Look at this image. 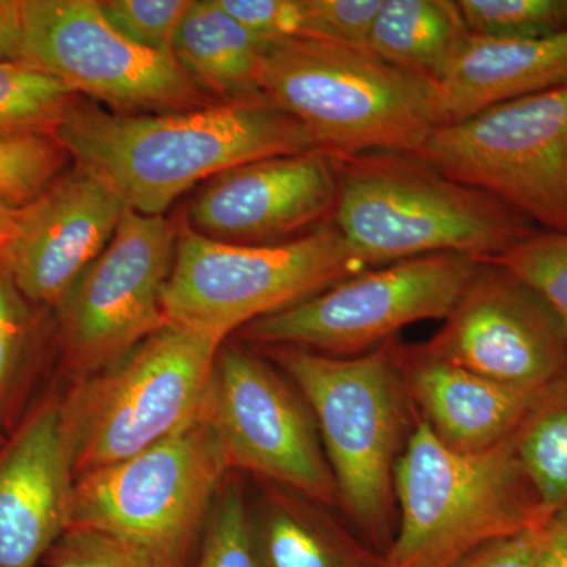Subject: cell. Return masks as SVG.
<instances>
[{"label": "cell", "mask_w": 567, "mask_h": 567, "mask_svg": "<svg viewBox=\"0 0 567 567\" xmlns=\"http://www.w3.org/2000/svg\"><path fill=\"white\" fill-rule=\"evenodd\" d=\"M22 61V0H0V62Z\"/></svg>", "instance_id": "e575fe53"}, {"label": "cell", "mask_w": 567, "mask_h": 567, "mask_svg": "<svg viewBox=\"0 0 567 567\" xmlns=\"http://www.w3.org/2000/svg\"><path fill=\"white\" fill-rule=\"evenodd\" d=\"M260 93L334 158L417 153L447 123L439 82L368 47L311 37L265 44Z\"/></svg>", "instance_id": "3957f363"}, {"label": "cell", "mask_w": 567, "mask_h": 567, "mask_svg": "<svg viewBox=\"0 0 567 567\" xmlns=\"http://www.w3.org/2000/svg\"><path fill=\"white\" fill-rule=\"evenodd\" d=\"M233 20L264 44L300 33L303 0H216Z\"/></svg>", "instance_id": "d6a6232c"}, {"label": "cell", "mask_w": 567, "mask_h": 567, "mask_svg": "<svg viewBox=\"0 0 567 567\" xmlns=\"http://www.w3.org/2000/svg\"><path fill=\"white\" fill-rule=\"evenodd\" d=\"M31 328L24 298L0 268V434L6 436L28 388Z\"/></svg>", "instance_id": "d4e9b609"}, {"label": "cell", "mask_w": 567, "mask_h": 567, "mask_svg": "<svg viewBox=\"0 0 567 567\" xmlns=\"http://www.w3.org/2000/svg\"><path fill=\"white\" fill-rule=\"evenodd\" d=\"M126 210L106 183L76 166L24 205L0 268L25 301L58 308L110 245Z\"/></svg>", "instance_id": "9a60e30c"}, {"label": "cell", "mask_w": 567, "mask_h": 567, "mask_svg": "<svg viewBox=\"0 0 567 567\" xmlns=\"http://www.w3.org/2000/svg\"><path fill=\"white\" fill-rule=\"evenodd\" d=\"M196 567H257L249 529L248 492L238 477L224 480L203 533Z\"/></svg>", "instance_id": "4316f807"}, {"label": "cell", "mask_w": 567, "mask_h": 567, "mask_svg": "<svg viewBox=\"0 0 567 567\" xmlns=\"http://www.w3.org/2000/svg\"><path fill=\"white\" fill-rule=\"evenodd\" d=\"M415 155L567 234V82L440 126Z\"/></svg>", "instance_id": "9c48e42d"}, {"label": "cell", "mask_w": 567, "mask_h": 567, "mask_svg": "<svg viewBox=\"0 0 567 567\" xmlns=\"http://www.w3.org/2000/svg\"><path fill=\"white\" fill-rule=\"evenodd\" d=\"M383 0H303L297 37L365 47Z\"/></svg>", "instance_id": "4dcf8cb0"}, {"label": "cell", "mask_w": 567, "mask_h": 567, "mask_svg": "<svg viewBox=\"0 0 567 567\" xmlns=\"http://www.w3.org/2000/svg\"><path fill=\"white\" fill-rule=\"evenodd\" d=\"M404 374L417 416L439 442L462 454L484 453L516 434L544 388L505 385L420 347H404Z\"/></svg>", "instance_id": "ac0fdd59"}, {"label": "cell", "mask_w": 567, "mask_h": 567, "mask_svg": "<svg viewBox=\"0 0 567 567\" xmlns=\"http://www.w3.org/2000/svg\"><path fill=\"white\" fill-rule=\"evenodd\" d=\"M565 21H566V28H567V0H565Z\"/></svg>", "instance_id": "f35d334b"}, {"label": "cell", "mask_w": 567, "mask_h": 567, "mask_svg": "<svg viewBox=\"0 0 567 567\" xmlns=\"http://www.w3.org/2000/svg\"><path fill=\"white\" fill-rule=\"evenodd\" d=\"M514 443L548 522L567 507V368L540 390Z\"/></svg>", "instance_id": "603a6c76"}, {"label": "cell", "mask_w": 567, "mask_h": 567, "mask_svg": "<svg viewBox=\"0 0 567 567\" xmlns=\"http://www.w3.org/2000/svg\"><path fill=\"white\" fill-rule=\"evenodd\" d=\"M315 413L339 507L386 554L394 537L395 462L416 424L404 374V346L393 339L354 357L262 347Z\"/></svg>", "instance_id": "7a4b0ae2"}, {"label": "cell", "mask_w": 567, "mask_h": 567, "mask_svg": "<svg viewBox=\"0 0 567 567\" xmlns=\"http://www.w3.org/2000/svg\"><path fill=\"white\" fill-rule=\"evenodd\" d=\"M546 525L488 544L457 567H535L546 539Z\"/></svg>", "instance_id": "836d02e7"}, {"label": "cell", "mask_w": 567, "mask_h": 567, "mask_svg": "<svg viewBox=\"0 0 567 567\" xmlns=\"http://www.w3.org/2000/svg\"><path fill=\"white\" fill-rule=\"evenodd\" d=\"M394 496L399 522L382 567H457L488 544L547 524L514 435L462 454L420 416L395 462Z\"/></svg>", "instance_id": "5b68a950"}, {"label": "cell", "mask_w": 567, "mask_h": 567, "mask_svg": "<svg viewBox=\"0 0 567 567\" xmlns=\"http://www.w3.org/2000/svg\"><path fill=\"white\" fill-rule=\"evenodd\" d=\"M63 152L43 134L0 141V199L20 207L37 199L61 169Z\"/></svg>", "instance_id": "f1b7e54d"}, {"label": "cell", "mask_w": 567, "mask_h": 567, "mask_svg": "<svg viewBox=\"0 0 567 567\" xmlns=\"http://www.w3.org/2000/svg\"><path fill=\"white\" fill-rule=\"evenodd\" d=\"M44 567H155L121 540L95 529L70 527L51 548Z\"/></svg>", "instance_id": "1f68e13d"}, {"label": "cell", "mask_w": 567, "mask_h": 567, "mask_svg": "<svg viewBox=\"0 0 567 567\" xmlns=\"http://www.w3.org/2000/svg\"><path fill=\"white\" fill-rule=\"evenodd\" d=\"M117 114H173L221 103L181 63L122 35L99 0H22V61Z\"/></svg>", "instance_id": "8fae6325"}, {"label": "cell", "mask_w": 567, "mask_h": 567, "mask_svg": "<svg viewBox=\"0 0 567 567\" xmlns=\"http://www.w3.org/2000/svg\"><path fill=\"white\" fill-rule=\"evenodd\" d=\"M336 167L334 226L368 267L442 252L486 262L540 230L415 153L344 156Z\"/></svg>", "instance_id": "277c9868"}, {"label": "cell", "mask_w": 567, "mask_h": 567, "mask_svg": "<svg viewBox=\"0 0 567 567\" xmlns=\"http://www.w3.org/2000/svg\"><path fill=\"white\" fill-rule=\"evenodd\" d=\"M221 342L167 323L62 399L74 475L125 461L203 416Z\"/></svg>", "instance_id": "8992f818"}, {"label": "cell", "mask_w": 567, "mask_h": 567, "mask_svg": "<svg viewBox=\"0 0 567 567\" xmlns=\"http://www.w3.org/2000/svg\"><path fill=\"white\" fill-rule=\"evenodd\" d=\"M480 260L442 252L386 264L333 284L322 292L238 331L246 344L295 347L354 357L421 320H445L476 274Z\"/></svg>", "instance_id": "30bf717a"}, {"label": "cell", "mask_w": 567, "mask_h": 567, "mask_svg": "<svg viewBox=\"0 0 567 567\" xmlns=\"http://www.w3.org/2000/svg\"><path fill=\"white\" fill-rule=\"evenodd\" d=\"M24 207L0 199V252L17 237Z\"/></svg>", "instance_id": "8d00e7d4"}, {"label": "cell", "mask_w": 567, "mask_h": 567, "mask_svg": "<svg viewBox=\"0 0 567 567\" xmlns=\"http://www.w3.org/2000/svg\"><path fill=\"white\" fill-rule=\"evenodd\" d=\"M565 82L567 29L533 40H492L466 33L439 85L447 123H456Z\"/></svg>", "instance_id": "d6986e66"}, {"label": "cell", "mask_w": 567, "mask_h": 567, "mask_svg": "<svg viewBox=\"0 0 567 567\" xmlns=\"http://www.w3.org/2000/svg\"><path fill=\"white\" fill-rule=\"evenodd\" d=\"M248 507L257 567H382L327 506L292 488L257 477Z\"/></svg>", "instance_id": "ffe728a7"}, {"label": "cell", "mask_w": 567, "mask_h": 567, "mask_svg": "<svg viewBox=\"0 0 567 567\" xmlns=\"http://www.w3.org/2000/svg\"><path fill=\"white\" fill-rule=\"evenodd\" d=\"M264 52L262 41L233 20L216 0H193L175 32V61L221 103L264 99Z\"/></svg>", "instance_id": "44dd1931"}, {"label": "cell", "mask_w": 567, "mask_h": 567, "mask_svg": "<svg viewBox=\"0 0 567 567\" xmlns=\"http://www.w3.org/2000/svg\"><path fill=\"white\" fill-rule=\"evenodd\" d=\"M424 353L505 385L539 390L567 368V336L524 279L481 262Z\"/></svg>", "instance_id": "5bb4252c"}, {"label": "cell", "mask_w": 567, "mask_h": 567, "mask_svg": "<svg viewBox=\"0 0 567 567\" xmlns=\"http://www.w3.org/2000/svg\"><path fill=\"white\" fill-rule=\"evenodd\" d=\"M535 567H567V507L546 525V539Z\"/></svg>", "instance_id": "d590c367"}, {"label": "cell", "mask_w": 567, "mask_h": 567, "mask_svg": "<svg viewBox=\"0 0 567 567\" xmlns=\"http://www.w3.org/2000/svg\"><path fill=\"white\" fill-rule=\"evenodd\" d=\"M54 137L145 216H163L196 183L240 164L317 148L300 122L265 99L152 115L74 103Z\"/></svg>", "instance_id": "6da1fadb"}, {"label": "cell", "mask_w": 567, "mask_h": 567, "mask_svg": "<svg viewBox=\"0 0 567 567\" xmlns=\"http://www.w3.org/2000/svg\"><path fill=\"white\" fill-rule=\"evenodd\" d=\"M6 440H7V436H6V435L0 434V446H2V445H3V443H6Z\"/></svg>", "instance_id": "74e56055"}, {"label": "cell", "mask_w": 567, "mask_h": 567, "mask_svg": "<svg viewBox=\"0 0 567 567\" xmlns=\"http://www.w3.org/2000/svg\"><path fill=\"white\" fill-rule=\"evenodd\" d=\"M524 279L557 315L567 336V234L537 230L495 259Z\"/></svg>", "instance_id": "83f0119b"}, {"label": "cell", "mask_w": 567, "mask_h": 567, "mask_svg": "<svg viewBox=\"0 0 567 567\" xmlns=\"http://www.w3.org/2000/svg\"><path fill=\"white\" fill-rule=\"evenodd\" d=\"M338 167L330 153L271 156L213 177L194 199L192 229L213 240L267 241L298 233L334 210Z\"/></svg>", "instance_id": "e0dca14e"}, {"label": "cell", "mask_w": 567, "mask_h": 567, "mask_svg": "<svg viewBox=\"0 0 567 567\" xmlns=\"http://www.w3.org/2000/svg\"><path fill=\"white\" fill-rule=\"evenodd\" d=\"M336 226L278 245H234L185 227L163 292L167 322L226 342L246 324L368 270Z\"/></svg>", "instance_id": "52a82bcc"}, {"label": "cell", "mask_w": 567, "mask_h": 567, "mask_svg": "<svg viewBox=\"0 0 567 567\" xmlns=\"http://www.w3.org/2000/svg\"><path fill=\"white\" fill-rule=\"evenodd\" d=\"M466 33L456 2L383 0L365 47L395 66L439 82Z\"/></svg>", "instance_id": "7402d4cb"}, {"label": "cell", "mask_w": 567, "mask_h": 567, "mask_svg": "<svg viewBox=\"0 0 567 567\" xmlns=\"http://www.w3.org/2000/svg\"><path fill=\"white\" fill-rule=\"evenodd\" d=\"M466 31L492 40H533L566 31L565 0H458Z\"/></svg>", "instance_id": "484cf974"}, {"label": "cell", "mask_w": 567, "mask_h": 567, "mask_svg": "<svg viewBox=\"0 0 567 567\" xmlns=\"http://www.w3.org/2000/svg\"><path fill=\"white\" fill-rule=\"evenodd\" d=\"M203 417L229 472L249 473L339 507L311 406L260 354L235 342L219 347Z\"/></svg>", "instance_id": "7c38bea8"}, {"label": "cell", "mask_w": 567, "mask_h": 567, "mask_svg": "<svg viewBox=\"0 0 567 567\" xmlns=\"http://www.w3.org/2000/svg\"><path fill=\"white\" fill-rule=\"evenodd\" d=\"M74 484L62 399H43L0 446V567L43 566L70 528Z\"/></svg>", "instance_id": "2e32d148"}, {"label": "cell", "mask_w": 567, "mask_h": 567, "mask_svg": "<svg viewBox=\"0 0 567 567\" xmlns=\"http://www.w3.org/2000/svg\"><path fill=\"white\" fill-rule=\"evenodd\" d=\"M178 234L163 216L126 210L104 251L59 303L63 360L87 379L166 327L163 292Z\"/></svg>", "instance_id": "4fadbf2b"}, {"label": "cell", "mask_w": 567, "mask_h": 567, "mask_svg": "<svg viewBox=\"0 0 567 567\" xmlns=\"http://www.w3.org/2000/svg\"><path fill=\"white\" fill-rule=\"evenodd\" d=\"M74 104L61 81L24 63L0 62V141L43 134L55 128Z\"/></svg>", "instance_id": "cb8c5ba5"}, {"label": "cell", "mask_w": 567, "mask_h": 567, "mask_svg": "<svg viewBox=\"0 0 567 567\" xmlns=\"http://www.w3.org/2000/svg\"><path fill=\"white\" fill-rule=\"evenodd\" d=\"M193 0H99L112 28L145 50L174 58V39Z\"/></svg>", "instance_id": "f546056e"}, {"label": "cell", "mask_w": 567, "mask_h": 567, "mask_svg": "<svg viewBox=\"0 0 567 567\" xmlns=\"http://www.w3.org/2000/svg\"><path fill=\"white\" fill-rule=\"evenodd\" d=\"M227 473L200 416L136 456L78 476L70 527L114 537L155 567H188Z\"/></svg>", "instance_id": "ba28073f"}]
</instances>
